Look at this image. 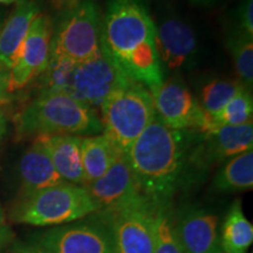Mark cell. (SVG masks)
Segmentation results:
<instances>
[{
    "mask_svg": "<svg viewBox=\"0 0 253 253\" xmlns=\"http://www.w3.org/2000/svg\"><path fill=\"white\" fill-rule=\"evenodd\" d=\"M199 135L170 128L155 114L126 151L141 194L156 207H170L173 195L190 177L189 156Z\"/></svg>",
    "mask_w": 253,
    "mask_h": 253,
    "instance_id": "6da1fadb",
    "label": "cell"
},
{
    "mask_svg": "<svg viewBox=\"0 0 253 253\" xmlns=\"http://www.w3.org/2000/svg\"><path fill=\"white\" fill-rule=\"evenodd\" d=\"M101 46L123 74L151 94L162 84L156 25L141 0H107Z\"/></svg>",
    "mask_w": 253,
    "mask_h": 253,
    "instance_id": "7a4b0ae2",
    "label": "cell"
},
{
    "mask_svg": "<svg viewBox=\"0 0 253 253\" xmlns=\"http://www.w3.org/2000/svg\"><path fill=\"white\" fill-rule=\"evenodd\" d=\"M15 128L20 137L102 132L96 110L65 93H39L19 113Z\"/></svg>",
    "mask_w": 253,
    "mask_h": 253,
    "instance_id": "3957f363",
    "label": "cell"
},
{
    "mask_svg": "<svg viewBox=\"0 0 253 253\" xmlns=\"http://www.w3.org/2000/svg\"><path fill=\"white\" fill-rule=\"evenodd\" d=\"M100 108L102 134L123 154L155 116L153 95L131 79L114 88Z\"/></svg>",
    "mask_w": 253,
    "mask_h": 253,
    "instance_id": "277c9868",
    "label": "cell"
},
{
    "mask_svg": "<svg viewBox=\"0 0 253 253\" xmlns=\"http://www.w3.org/2000/svg\"><path fill=\"white\" fill-rule=\"evenodd\" d=\"M96 212L84 186L60 184L21 196L11 213L15 223L34 226L69 224Z\"/></svg>",
    "mask_w": 253,
    "mask_h": 253,
    "instance_id": "5b68a950",
    "label": "cell"
},
{
    "mask_svg": "<svg viewBox=\"0 0 253 253\" xmlns=\"http://www.w3.org/2000/svg\"><path fill=\"white\" fill-rule=\"evenodd\" d=\"M102 43V12L95 0H80L63 12L53 30L50 55L80 62L93 58Z\"/></svg>",
    "mask_w": 253,
    "mask_h": 253,
    "instance_id": "8992f818",
    "label": "cell"
},
{
    "mask_svg": "<svg viewBox=\"0 0 253 253\" xmlns=\"http://www.w3.org/2000/svg\"><path fill=\"white\" fill-rule=\"evenodd\" d=\"M157 210L143 195L107 213H96L108 224L116 253H153Z\"/></svg>",
    "mask_w": 253,
    "mask_h": 253,
    "instance_id": "52a82bcc",
    "label": "cell"
},
{
    "mask_svg": "<svg viewBox=\"0 0 253 253\" xmlns=\"http://www.w3.org/2000/svg\"><path fill=\"white\" fill-rule=\"evenodd\" d=\"M151 95L155 114L164 125L176 130L199 134L209 130L207 115L179 74L164 80Z\"/></svg>",
    "mask_w": 253,
    "mask_h": 253,
    "instance_id": "ba28073f",
    "label": "cell"
},
{
    "mask_svg": "<svg viewBox=\"0 0 253 253\" xmlns=\"http://www.w3.org/2000/svg\"><path fill=\"white\" fill-rule=\"evenodd\" d=\"M46 231L38 242L53 253H116L108 224L96 213Z\"/></svg>",
    "mask_w": 253,
    "mask_h": 253,
    "instance_id": "9c48e42d",
    "label": "cell"
},
{
    "mask_svg": "<svg viewBox=\"0 0 253 253\" xmlns=\"http://www.w3.org/2000/svg\"><path fill=\"white\" fill-rule=\"evenodd\" d=\"M253 123L224 126L199 135L189 156L190 177L202 173L214 164L225 162L236 155L251 150Z\"/></svg>",
    "mask_w": 253,
    "mask_h": 253,
    "instance_id": "30bf717a",
    "label": "cell"
},
{
    "mask_svg": "<svg viewBox=\"0 0 253 253\" xmlns=\"http://www.w3.org/2000/svg\"><path fill=\"white\" fill-rule=\"evenodd\" d=\"M112 62L102 46L93 58L75 63L68 95L91 108L100 107L114 88L128 80Z\"/></svg>",
    "mask_w": 253,
    "mask_h": 253,
    "instance_id": "8fae6325",
    "label": "cell"
},
{
    "mask_svg": "<svg viewBox=\"0 0 253 253\" xmlns=\"http://www.w3.org/2000/svg\"><path fill=\"white\" fill-rule=\"evenodd\" d=\"M53 25L50 19L39 13L32 21L18 58L9 69V91L24 89L45 71L52 47Z\"/></svg>",
    "mask_w": 253,
    "mask_h": 253,
    "instance_id": "7c38bea8",
    "label": "cell"
},
{
    "mask_svg": "<svg viewBox=\"0 0 253 253\" xmlns=\"http://www.w3.org/2000/svg\"><path fill=\"white\" fill-rule=\"evenodd\" d=\"M156 47L164 71L178 74L197 62L198 41L191 25L177 15H167L156 26Z\"/></svg>",
    "mask_w": 253,
    "mask_h": 253,
    "instance_id": "4fadbf2b",
    "label": "cell"
},
{
    "mask_svg": "<svg viewBox=\"0 0 253 253\" xmlns=\"http://www.w3.org/2000/svg\"><path fill=\"white\" fill-rule=\"evenodd\" d=\"M96 209L95 213H107L141 196L126 154L120 153L99 179L84 185Z\"/></svg>",
    "mask_w": 253,
    "mask_h": 253,
    "instance_id": "5bb4252c",
    "label": "cell"
},
{
    "mask_svg": "<svg viewBox=\"0 0 253 253\" xmlns=\"http://www.w3.org/2000/svg\"><path fill=\"white\" fill-rule=\"evenodd\" d=\"M219 218L201 208L182 209L175 216V229L183 253H217Z\"/></svg>",
    "mask_w": 253,
    "mask_h": 253,
    "instance_id": "9a60e30c",
    "label": "cell"
},
{
    "mask_svg": "<svg viewBox=\"0 0 253 253\" xmlns=\"http://www.w3.org/2000/svg\"><path fill=\"white\" fill-rule=\"evenodd\" d=\"M18 169L21 196L66 183L53 166L45 145L38 137L21 156Z\"/></svg>",
    "mask_w": 253,
    "mask_h": 253,
    "instance_id": "2e32d148",
    "label": "cell"
},
{
    "mask_svg": "<svg viewBox=\"0 0 253 253\" xmlns=\"http://www.w3.org/2000/svg\"><path fill=\"white\" fill-rule=\"evenodd\" d=\"M39 13V6L33 0H18L0 28V63L7 69L14 65L32 21Z\"/></svg>",
    "mask_w": 253,
    "mask_h": 253,
    "instance_id": "e0dca14e",
    "label": "cell"
},
{
    "mask_svg": "<svg viewBox=\"0 0 253 253\" xmlns=\"http://www.w3.org/2000/svg\"><path fill=\"white\" fill-rule=\"evenodd\" d=\"M81 137L74 135L39 136L55 170L66 183L84 186Z\"/></svg>",
    "mask_w": 253,
    "mask_h": 253,
    "instance_id": "ac0fdd59",
    "label": "cell"
},
{
    "mask_svg": "<svg viewBox=\"0 0 253 253\" xmlns=\"http://www.w3.org/2000/svg\"><path fill=\"white\" fill-rule=\"evenodd\" d=\"M121 153L103 134L82 136L81 154L84 168V186L99 179Z\"/></svg>",
    "mask_w": 253,
    "mask_h": 253,
    "instance_id": "d6986e66",
    "label": "cell"
},
{
    "mask_svg": "<svg viewBox=\"0 0 253 253\" xmlns=\"http://www.w3.org/2000/svg\"><path fill=\"white\" fill-rule=\"evenodd\" d=\"M253 186V150L225 161L213 179V188L220 192L251 190Z\"/></svg>",
    "mask_w": 253,
    "mask_h": 253,
    "instance_id": "ffe728a7",
    "label": "cell"
},
{
    "mask_svg": "<svg viewBox=\"0 0 253 253\" xmlns=\"http://www.w3.org/2000/svg\"><path fill=\"white\" fill-rule=\"evenodd\" d=\"M252 224L243 212L240 201H235L224 220L220 248L224 253H245L252 245Z\"/></svg>",
    "mask_w": 253,
    "mask_h": 253,
    "instance_id": "44dd1931",
    "label": "cell"
},
{
    "mask_svg": "<svg viewBox=\"0 0 253 253\" xmlns=\"http://www.w3.org/2000/svg\"><path fill=\"white\" fill-rule=\"evenodd\" d=\"M244 89L246 88L239 81L212 79L201 88L198 102L207 118L211 119L217 115L230 100Z\"/></svg>",
    "mask_w": 253,
    "mask_h": 253,
    "instance_id": "7402d4cb",
    "label": "cell"
},
{
    "mask_svg": "<svg viewBox=\"0 0 253 253\" xmlns=\"http://www.w3.org/2000/svg\"><path fill=\"white\" fill-rule=\"evenodd\" d=\"M75 63L77 61L66 56L50 55L45 71L37 78L40 93L68 94Z\"/></svg>",
    "mask_w": 253,
    "mask_h": 253,
    "instance_id": "603a6c76",
    "label": "cell"
},
{
    "mask_svg": "<svg viewBox=\"0 0 253 253\" xmlns=\"http://www.w3.org/2000/svg\"><path fill=\"white\" fill-rule=\"evenodd\" d=\"M227 43L239 82L246 89L251 90L253 84V37L238 28L231 34Z\"/></svg>",
    "mask_w": 253,
    "mask_h": 253,
    "instance_id": "cb8c5ba5",
    "label": "cell"
},
{
    "mask_svg": "<svg viewBox=\"0 0 253 253\" xmlns=\"http://www.w3.org/2000/svg\"><path fill=\"white\" fill-rule=\"evenodd\" d=\"M252 114L253 100L251 90L244 89L230 100L217 115L208 119L209 130L217 126L246 125L252 122Z\"/></svg>",
    "mask_w": 253,
    "mask_h": 253,
    "instance_id": "d4e9b609",
    "label": "cell"
},
{
    "mask_svg": "<svg viewBox=\"0 0 253 253\" xmlns=\"http://www.w3.org/2000/svg\"><path fill=\"white\" fill-rule=\"evenodd\" d=\"M153 253H183L175 229V214L170 207H160L157 210L155 245Z\"/></svg>",
    "mask_w": 253,
    "mask_h": 253,
    "instance_id": "484cf974",
    "label": "cell"
},
{
    "mask_svg": "<svg viewBox=\"0 0 253 253\" xmlns=\"http://www.w3.org/2000/svg\"><path fill=\"white\" fill-rule=\"evenodd\" d=\"M239 30L253 37V0H242L237 9Z\"/></svg>",
    "mask_w": 253,
    "mask_h": 253,
    "instance_id": "4316f807",
    "label": "cell"
},
{
    "mask_svg": "<svg viewBox=\"0 0 253 253\" xmlns=\"http://www.w3.org/2000/svg\"><path fill=\"white\" fill-rule=\"evenodd\" d=\"M11 99L9 91V69L0 63V104L8 102Z\"/></svg>",
    "mask_w": 253,
    "mask_h": 253,
    "instance_id": "83f0119b",
    "label": "cell"
},
{
    "mask_svg": "<svg viewBox=\"0 0 253 253\" xmlns=\"http://www.w3.org/2000/svg\"><path fill=\"white\" fill-rule=\"evenodd\" d=\"M11 238H12L11 229H9L7 223H6L1 207H0V252L6 248V245L8 244Z\"/></svg>",
    "mask_w": 253,
    "mask_h": 253,
    "instance_id": "f1b7e54d",
    "label": "cell"
},
{
    "mask_svg": "<svg viewBox=\"0 0 253 253\" xmlns=\"http://www.w3.org/2000/svg\"><path fill=\"white\" fill-rule=\"evenodd\" d=\"M14 253H53L50 250L45 248L39 242L26 243V244H20L15 248Z\"/></svg>",
    "mask_w": 253,
    "mask_h": 253,
    "instance_id": "f546056e",
    "label": "cell"
},
{
    "mask_svg": "<svg viewBox=\"0 0 253 253\" xmlns=\"http://www.w3.org/2000/svg\"><path fill=\"white\" fill-rule=\"evenodd\" d=\"M194 6H198V7H208V6H212L216 4L219 0H189Z\"/></svg>",
    "mask_w": 253,
    "mask_h": 253,
    "instance_id": "4dcf8cb0",
    "label": "cell"
},
{
    "mask_svg": "<svg viewBox=\"0 0 253 253\" xmlns=\"http://www.w3.org/2000/svg\"><path fill=\"white\" fill-rule=\"evenodd\" d=\"M6 131V120L4 118V114H2L1 109H0V140L4 136Z\"/></svg>",
    "mask_w": 253,
    "mask_h": 253,
    "instance_id": "1f68e13d",
    "label": "cell"
},
{
    "mask_svg": "<svg viewBox=\"0 0 253 253\" xmlns=\"http://www.w3.org/2000/svg\"><path fill=\"white\" fill-rule=\"evenodd\" d=\"M6 12L4 11L2 8H0V28L2 27V25H4L5 20H6Z\"/></svg>",
    "mask_w": 253,
    "mask_h": 253,
    "instance_id": "d6a6232c",
    "label": "cell"
},
{
    "mask_svg": "<svg viewBox=\"0 0 253 253\" xmlns=\"http://www.w3.org/2000/svg\"><path fill=\"white\" fill-rule=\"evenodd\" d=\"M18 0H0V4H4V5H11L17 2Z\"/></svg>",
    "mask_w": 253,
    "mask_h": 253,
    "instance_id": "836d02e7",
    "label": "cell"
}]
</instances>
